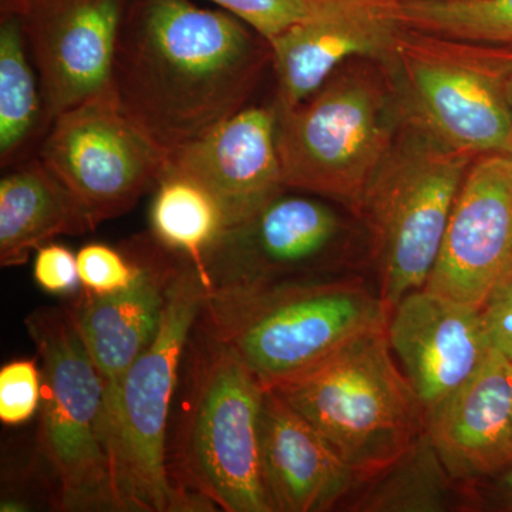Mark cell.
I'll return each mask as SVG.
<instances>
[{
    "mask_svg": "<svg viewBox=\"0 0 512 512\" xmlns=\"http://www.w3.org/2000/svg\"><path fill=\"white\" fill-rule=\"evenodd\" d=\"M271 46L227 10L131 0L110 87L128 119L168 156L245 109Z\"/></svg>",
    "mask_w": 512,
    "mask_h": 512,
    "instance_id": "cell-1",
    "label": "cell"
},
{
    "mask_svg": "<svg viewBox=\"0 0 512 512\" xmlns=\"http://www.w3.org/2000/svg\"><path fill=\"white\" fill-rule=\"evenodd\" d=\"M389 316L377 288L363 276L343 274L207 292L197 323L269 389L386 328Z\"/></svg>",
    "mask_w": 512,
    "mask_h": 512,
    "instance_id": "cell-2",
    "label": "cell"
},
{
    "mask_svg": "<svg viewBox=\"0 0 512 512\" xmlns=\"http://www.w3.org/2000/svg\"><path fill=\"white\" fill-rule=\"evenodd\" d=\"M205 299L200 272L181 254L156 338L104 402V440L120 512L214 511L174 480L167 446L181 362Z\"/></svg>",
    "mask_w": 512,
    "mask_h": 512,
    "instance_id": "cell-3",
    "label": "cell"
},
{
    "mask_svg": "<svg viewBox=\"0 0 512 512\" xmlns=\"http://www.w3.org/2000/svg\"><path fill=\"white\" fill-rule=\"evenodd\" d=\"M276 111L286 190L336 202L356 215L404 120L386 64L350 60L298 106Z\"/></svg>",
    "mask_w": 512,
    "mask_h": 512,
    "instance_id": "cell-4",
    "label": "cell"
},
{
    "mask_svg": "<svg viewBox=\"0 0 512 512\" xmlns=\"http://www.w3.org/2000/svg\"><path fill=\"white\" fill-rule=\"evenodd\" d=\"M195 335L171 474L214 511L275 512L262 467L266 387L198 323Z\"/></svg>",
    "mask_w": 512,
    "mask_h": 512,
    "instance_id": "cell-5",
    "label": "cell"
},
{
    "mask_svg": "<svg viewBox=\"0 0 512 512\" xmlns=\"http://www.w3.org/2000/svg\"><path fill=\"white\" fill-rule=\"evenodd\" d=\"M386 328L356 339L303 375L269 387L360 478L392 463L426 430L423 407L394 359Z\"/></svg>",
    "mask_w": 512,
    "mask_h": 512,
    "instance_id": "cell-6",
    "label": "cell"
},
{
    "mask_svg": "<svg viewBox=\"0 0 512 512\" xmlns=\"http://www.w3.org/2000/svg\"><path fill=\"white\" fill-rule=\"evenodd\" d=\"M474 160L404 117L392 153L355 215L365 224L377 291L390 312L426 285Z\"/></svg>",
    "mask_w": 512,
    "mask_h": 512,
    "instance_id": "cell-7",
    "label": "cell"
},
{
    "mask_svg": "<svg viewBox=\"0 0 512 512\" xmlns=\"http://www.w3.org/2000/svg\"><path fill=\"white\" fill-rule=\"evenodd\" d=\"M383 63L407 120L444 146L474 158L512 154L505 99L512 47L403 26Z\"/></svg>",
    "mask_w": 512,
    "mask_h": 512,
    "instance_id": "cell-8",
    "label": "cell"
},
{
    "mask_svg": "<svg viewBox=\"0 0 512 512\" xmlns=\"http://www.w3.org/2000/svg\"><path fill=\"white\" fill-rule=\"evenodd\" d=\"M42 362L40 444L66 512H119L106 440L104 383L69 309L42 308L26 318Z\"/></svg>",
    "mask_w": 512,
    "mask_h": 512,
    "instance_id": "cell-9",
    "label": "cell"
},
{
    "mask_svg": "<svg viewBox=\"0 0 512 512\" xmlns=\"http://www.w3.org/2000/svg\"><path fill=\"white\" fill-rule=\"evenodd\" d=\"M39 158L96 228L133 210L170 165V156L121 110L110 86L53 120Z\"/></svg>",
    "mask_w": 512,
    "mask_h": 512,
    "instance_id": "cell-10",
    "label": "cell"
},
{
    "mask_svg": "<svg viewBox=\"0 0 512 512\" xmlns=\"http://www.w3.org/2000/svg\"><path fill=\"white\" fill-rule=\"evenodd\" d=\"M346 224L323 198L281 195L254 217L222 231L204 256L208 293L343 275Z\"/></svg>",
    "mask_w": 512,
    "mask_h": 512,
    "instance_id": "cell-11",
    "label": "cell"
},
{
    "mask_svg": "<svg viewBox=\"0 0 512 512\" xmlns=\"http://www.w3.org/2000/svg\"><path fill=\"white\" fill-rule=\"evenodd\" d=\"M131 0H2L19 20L37 70L45 126L110 86L121 23Z\"/></svg>",
    "mask_w": 512,
    "mask_h": 512,
    "instance_id": "cell-12",
    "label": "cell"
},
{
    "mask_svg": "<svg viewBox=\"0 0 512 512\" xmlns=\"http://www.w3.org/2000/svg\"><path fill=\"white\" fill-rule=\"evenodd\" d=\"M512 271V154L468 168L424 289L483 309Z\"/></svg>",
    "mask_w": 512,
    "mask_h": 512,
    "instance_id": "cell-13",
    "label": "cell"
},
{
    "mask_svg": "<svg viewBox=\"0 0 512 512\" xmlns=\"http://www.w3.org/2000/svg\"><path fill=\"white\" fill-rule=\"evenodd\" d=\"M386 332L426 417L476 375L494 349L481 309L424 288L394 306Z\"/></svg>",
    "mask_w": 512,
    "mask_h": 512,
    "instance_id": "cell-14",
    "label": "cell"
},
{
    "mask_svg": "<svg viewBox=\"0 0 512 512\" xmlns=\"http://www.w3.org/2000/svg\"><path fill=\"white\" fill-rule=\"evenodd\" d=\"M400 0H332L311 18L269 40L276 84V110L311 97L353 59L384 62L397 33Z\"/></svg>",
    "mask_w": 512,
    "mask_h": 512,
    "instance_id": "cell-15",
    "label": "cell"
},
{
    "mask_svg": "<svg viewBox=\"0 0 512 512\" xmlns=\"http://www.w3.org/2000/svg\"><path fill=\"white\" fill-rule=\"evenodd\" d=\"M128 249L138 262L133 284L106 295L84 289L67 308L103 379L104 402L156 338L181 256L153 235L133 239Z\"/></svg>",
    "mask_w": 512,
    "mask_h": 512,
    "instance_id": "cell-16",
    "label": "cell"
},
{
    "mask_svg": "<svg viewBox=\"0 0 512 512\" xmlns=\"http://www.w3.org/2000/svg\"><path fill=\"white\" fill-rule=\"evenodd\" d=\"M276 128L275 106L245 107L173 154L168 168L211 192L227 228L241 224L286 190Z\"/></svg>",
    "mask_w": 512,
    "mask_h": 512,
    "instance_id": "cell-17",
    "label": "cell"
},
{
    "mask_svg": "<svg viewBox=\"0 0 512 512\" xmlns=\"http://www.w3.org/2000/svg\"><path fill=\"white\" fill-rule=\"evenodd\" d=\"M454 480L471 485L512 464V360L493 349L480 370L426 417Z\"/></svg>",
    "mask_w": 512,
    "mask_h": 512,
    "instance_id": "cell-18",
    "label": "cell"
},
{
    "mask_svg": "<svg viewBox=\"0 0 512 512\" xmlns=\"http://www.w3.org/2000/svg\"><path fill=\"white\" fill-rule=\"evenodd\" d=\"M266 488L275 512L338 510L360 476L301 413L266 389L261 414Z\"/></svg>",
    "mask_w": 512,
    "mask_h": 512,
    "instance_id": "cell-19",
    "label": "cell"
},
{
    "mask_svg": "<svg viewBox=\"0 0 512 512\" xmlns=\"http://www.w3.org/2000/svg\"><path fill=\"white\" fill-rule=\"evenodd\" d=\"M96 229L79 202L40 160L0 180V265L22 266L32 252L60 235Z\"/></svg>",
    "mask_w": 512,
    "mask_h": 512,
    "instance_id": "cell-20",
    "label": "cell"
},
{
    "mask_svg": "<svg viewBox=\"0 0 512 512\" xmlns=\"http://www.w3.org/2000/svg\"><path fill=\"white\" fill-rule=\"evenodd\" d=\"M350 512L474 510L473 490L451 477L426 430L396 460L360 478L342 504Z\"/></svg>",
    "mask_w": 512,
    "mask_h": 512,
    "instance_id": "cell-21",
    "label": "cell"
},
{
    "mask_svg": "<svg viewBox=\"0 0 512 512\" xmlns=\"http://www.w3.org/2000/svg\"><path fill=\"white\" fill-rule=\"evenodd\" d=\"M151 235L190 258L204 276V256L227 228L224 212L207 188L168 168L156 185L150 210Z\"/></svg>",
    "mask_w": 512,
    "mask_h": 512,
    "instance_id": "cell-22",
    "label": "cell"
},
{
    "mask_svg": "<svg viewBox=\"0 0 512 512\" xmlns=\"http://www.w3.org/2000/svg\"><path fill=\"white\" fill-rule=\"evenodd\" d=\"M45 126L42 89L13 15L0 18V163L8 167Z\"/></svg>",
    "mask_w": 512,
    "mask_h": 512,
    "instance_id": "cell-23",
    "label": "cell"
},
{
    "mask_svg": "<svg viewBox=\"0 0 512 512\" xmlns=\"http://www.w3.org/2000/svg\"><path fill=\"white\" fill-rule=\"evenodd\" d=\"M407 28L512 47V0H400Z\"/></svg>",
    "mask_w": 512,
    "mask_h": 512,
    "instance_id": "cell-24",
    "label": "cell"
},
{
    "mask_svg": "<svg viewBox=\"0 0 512 512\" xmlns=\"http://www.w3.org/2000/svg\"><path fill=\"white\" fill-rule=\"evenodd\" d=\"M221 9L237 16L266 42L286 29L311 18L332 0H211Z\"/></svg>",
    "mask_w": 512,
    "mask_h": 512,
    "instance_id": "cell-25",
    "label": "cell"
},
{
    "mask_svg": "<svg viewBox=\"0 0 512 512\" xmlns=\"http://www.w3.org/2000/svg\"><path fill=\"white\" fill-rule=\"evenodd\" d=\"M77 266L83 288L100 295L123 291L138 274V262L130 249L121 252L99 242L77 252Z\"/></svg>",
    "mask_w": 512,
    "mask_h": 512,
    "instance_id": "cell-26",
    "label": "cell"
},
{
    "mask_svg": "<svg viewBox=\"0 0 512 512\" xmlns=\"http://www.w3.org/2000/svg\"><path fill=\"white\" fill-rule=\"evenodd\" d=\"M43 376L36 360H13L0 369V420L19 426L42 404Z\"/></svg>",
    "mask_w": 512,
    "mask_h": 512,
    "instance_id": "cell-27",
    "label": "cell"
},
{
    "mask_svg": "<svg viewBox=\"0 0 512 512\" xmlns=\"http://www.w3.org/2000/svg\"><path fill=\"white\" fill-rule=\"evenodd\" d=\"M33 276L43 291L52 295H66L79 288L77 254L59 244H45L36 251Z\"/></svg>",
    "mask_w": 512,
    "mask_h": 512,
    "instance_id": "cell-28",
    "label": "cell"
},
{
    "mask_svg": "<svg viewBox=\"0 0 512 512\" xmlns=\"http://www.w3.org/2000/svg\"><path fill=\"white\" fill-rule=\"evenodd\" d=\"M481 311L494 348L512 360V271L494 289Z\"/></svg>",
    "mask_w": 512,
    "mask_h": 512,
    "instance_id": "cell-29",
    "label": "cell"
},
{
    "mask_svg": "<svg viewBox=\"0 0 512 512\" xmlns=\"http://www.w3.org/2000/svg\"><path fill=\"white\" fill-rule=\"evenodd\" d=\"M476 507L512 511V464L495 476L471 485Z\"/></svg>",
    "mask_w": 512,
    "mask_h": 512,
    "instance_id": "cell-30",
    "label": "cell"
},
{
    "mask_svg": "<svg viewBox=\"0 0 512 512\" xmlns=\"http://www.w3.org/2000/svg\"><path fill=\"white\" fill-rule=\"evenodd\" d=\"M505 99H507L508 111H510L512 121V73L508 77L507 83H505Z\"/></svg>",
    "mask_w": 512,
    "mask_h": 512,
    "instance_id": "cell-31",
    "label": "cell"
}]
</instances>
